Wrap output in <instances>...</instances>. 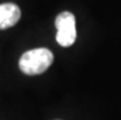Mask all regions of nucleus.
<instances>
[{
    "mask_svg": "<svg viewBox=\"0 0 121 120\" xmlns=\"http://www.w3.org/2000/svg\"><path fill=\"white\" fill-rule=\"evenodd\" d=\"M53 60V53L49 49L37 48L23 53L18 61V66L26 75H39L52 65Z\"/></svg>",
    "mask_w": 121,
    "mask_h": 120,
    "instance_id": "obj_1",
    "label": "nucleus"
},
{
    "mask_svg": "<svg viewBox=\"0 0 121 120\" xmlns=\"http://www.w3.org/2000/svg\"><path fill=\"white\" fill-rule=\"evenodd\" d=\"M21 18V10L16 4H0V30L15 26Z\"/></svg>",
    "mask_w": 121,
    "mask_h": 120,
    "instance_id": "obj_3",
    "label": "nucleus"
},
{
    "mask_svg": "<svg viewBox=\"0 0 121 120\" xmlns=\"http://www.w3.org/2000/svg\"><path fill=\"white\" fill-rule=\"evenodd\" d=\"M55 27L58 30L56 42L61 47H70L75 43L77 37L76 18L75 15L69 11H64L56 16Z\"/></svg>",
    "mask_w": 121,
    "mask_h": 120,
    "instance_id": "obj_2",
    "label": "nucleus"
}]
</instances>
